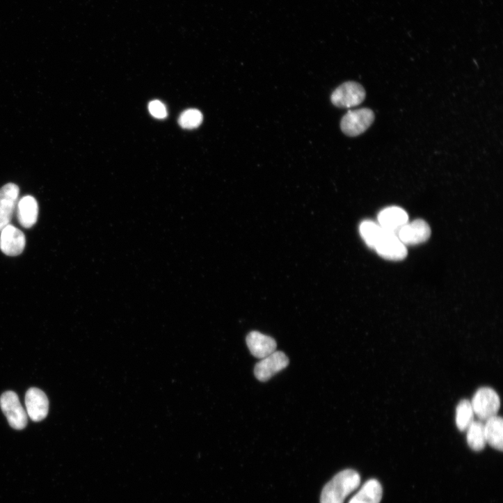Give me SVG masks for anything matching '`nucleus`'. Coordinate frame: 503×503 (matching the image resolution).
I'll list each match as a JSON object with an SVG mask.
<instances>
[{"label":"nucleus","instance_id":"nucleus-1","mask_svg":"<svg viewBox=\"0 0 503 503\" xmlns=\"http://www.w3.org/2000/svg\"><path fill=\"white\" fill-rule=\"evenodd\" d=\"M361 483L360 474L351 469L344 470L324 487L320 503H344L346 497L358 488Z\"/></svg>","mask_w":503,"mask_h":503},{"label":"nucleus","instance_id":"nucleus-2","mask_svg":"<svg viewBox=\"0 0 503 503\" xmlns=\"http://www.w3.org/2000/svg\"><path fill=\"white\" fill-rule=\"evenodd\" d=\"M470 403L474 415L484 422L496 416L500 408L498 394L493 389L488 387L479 388Z\"/></svg>","mask_w":503,"mask_h":503},{"label":"nucleus","instance_id":"nucleus-3","mask_svg":"<svg viewBox=\"0 0 503 503\" xmlns=\"http://www.w3.org/2000/svg\"><path fill=\"white\" fill-rule=\"evenodd\" d=\"M375 114L367 108L349 111L342 118L341 128L349 136H358L365 132L374 123Z\"/></svg>","mask_w":503,"mask_h":503},{"label":"nucleus","instance_id":"nucleus-4","mask_svg":"<svg viewBox=\"0 0 503 503\" xmlns=\"http://www.w3.org/2000/svg\"><path fill=\"white\" fill-rule=\"evenodd\" d=\"M366 98V91L358 83L349 81L335 89L330 97L332 104L339 108L347 109L360 105Z\"/></svg>","mask_w":503,"mask_h":503},{"label":"nucleus","instance_id":"nucleus-5","mask_svg":"<svg viewBox=\"0 0 503 503\" xmlns=\"http://www.w3.org/2000/svg\"><path fill=\"white\" fill-rule=\"evenodd\" d=\"M0 406L13 429L22 430L26 427L28 414L15 392L12 391L5 392L0 398Z\"/></svg>","mask_w":503,"mask_h":503},{"label":"nucleus","instance_id":"nucleus-6","mask_svg":"<svg viewBox=\"0 0 503 503\" xmlns=\"http://www.w3.org/2000/svg\"><path fill=\"white\" fill-rule=\"evenodd\" d=\"M374 250L381 257L390 261H401L408 255L406 246L400 241L398 235L385 230Z\"/></svg>","mask_w":503,"mask_h":503},{"label":"nucleus","instance_id":"nucleus-7","mask_svg":"<svg viewBox=\"0 0 503 503\" xmlns=\"http://www.w3.org/2000/svg\"><path fill=\"white\" fill-rule=\"evenodd\" d=\"M289 360L282 352L275 351L258 362L254 370L256 378L266 382L289 365Z\"/></svg>","mask_w":503,"mask_h":503},{"label":"nucleus","instance_id":"nucleus-8","mask_svg":"<svg viewBox=\"0 0 503 503\" xmlns=\"http://www.w3.org/2000/svg\"><path fill=\"white\" fill-rule=\"evenodd\" d=\"M19 195V189L14 184H8L0 189V232L10 225Z\"/></svg>","mask_w":503,"mask_h":503},{"label":"nucleus","instance_id":"nucleus-9","mask_svg":"<svg viewBox=\"0 0 503 503\" xmlns=\"http://www.w3.org/2000/svg\"><path fill=\"white\" fill-rule=\"evenodd\" d=\"M431 234V227L424 220L408 223L399 232L398 237L405 246H415L427 241Z\"/></svg>","mask_w":503,"mask_h":503},{"label":"nucleus","instance_id":"nucleus-10","mask_svg":"<svg viewBox=\"0 0 503 503\" xmlns=\"http://www.w3.org/2000/svg\"><path fill=\"white\" fill-rule=\"evenodd\" d=\"M26 239L20 230L12 225L6 227L0 234V249L8 256L21 255L26 247Z\"/></svg>","mask_w":503,"mask_h":503},{"label":"nucleus","instance_id":"nucleus-11","mask_svg":"<svg viewBox=\"0 0 503 503\" xmlns=\"http://www.w3.org/2000/svg\"><path fill=\"white\" fill-rule=\"evenodd\" d=\"M27 414L34 422L45 420L49 409V399L44 392L38 388H31L26 394Z\"/></svg>","mask_w":503,"mask_h":503},{"label":"nucleus","instance_id":"nucleus-12","mask_svg":"<svg viewBox=\"0 0 503 503\" xmlns=\"http://www.w3.org/2000/svg\"><path fill=\"white\" fill-rule=\"evenodd\" d=\"M246 344L251 354L258 359H264L276 351V342L269 335L259 331H251L246 337Z\"/></svg>","mask_w":503,"mask_h":503},{"label":"nucleus","instance_id":"nucleus-13","mask_svg":"<svg viewBox=\"0 0 503 503\" xmlns=\"http://www.w3.org/2000/svg\"><path fill=\"white\" fill-rule=\"evenodd\" d=\"M378 222L382 228L398 235L400 230L408 223V215L400 207H391L379 214Z\"/></svg>","mask_w":503,"mask_h":503},{"label":"nucleus","instance_id":"nucleus-14","mask_svg":"<svg viewBox=\"0 0 503 503\" xmlns=\"http://www.w3.org/2000/svg\"><path fill=\"white\" fill-rule=\"evenodd\" d=\"M39 206L32 196L23 198L17 205V216L19 223L26 229L33 227L38 219Z\"/></svg>","mask_w":503,"mask_h":503},{"label":"nucleus","instance_id":"nucleus-15","mask_svg":"<svg viewBox=\"0 0 503 503\" xmlns=\"http://www.w3.org/2000/svg\"><path fill=\"white\" fill-rule=\"evenodd\" d=\"M383 492V487L377 479H369L351 498L349 503H380Z\"/></svg>","mask_w":503,"mask_h":503},{"label":"nucleus","instance_id":"nucleus-16","mask_svg":"<svg viewBox=\"0 0 503 503\" xmlns=\"http://www.w3.org/2000/svg\"><path fill=\"white\" fill-rule=\"evenodd\" d=\"M486 442L491 447L502 451L503 449V421L496 415L485 421L484 424Z\"/></svg>","mask_w":503,"mask_h":503},{"label":"nucleus","instance_id":"nucleus-17","mask_svg":"<svg viewBox=\"0 0 503 503\" xmlns=\"http://www.w3.org/2000/svg\"><path fill=\"white\" fill-rule=\"evenodd\" d=\"M466 431L467 442L470 449L474 452L483 450L486 444L484 424L474 420Z\"/></svg>","mask_w":503,"mask_h":503},{"label":"nucleus","instance_id":"nucleus-18","mask_svg":"<svg viewBox=\"0 0 503 503\" xmlns=\"http://www.w3.org/2000/svg\"><path fill=\"white\" fill-rule=\"evenodd\" d=\"M474 413L470 401L463 399L459 402L456 410V424L458 429L466 431L474 421Z\"/></svg>","mask_w":503,"mask_h":503},{"label":"nucleus","instance_id":"nucleus-19","mask_svg":"<svg viewBox=\"0 0 503 503\" xmlns=\"http://www.w3.org/2000/svg\"><path fill=\"white\" fill-rule=\"evenodd\" d=\"M384 230L372 221H365L360 226V232L366 244L374 249Z\"/></svg>","mask_w":503,"mask_h":503},{"label":"nucleus","instance_id":"nucleus-20","mask_svg":"<svg viewBox=\"0 0 503 503\" xmlns=\"http://www.w3.org/2000/svg\"><path fill=\"white\" fill-rule=\"evenodd\" d=\"M203 121L202 112L195 109H188L179 117V123L184 129H195L200 126Z\"/></svg>","mask_w":503,"mask_h":503},{"label":"nucleus","instance_id":"nucleus-21","mask_svg":"<svg viewBox=\"0 0 503 503\" xmlns=\"http://www.w3.org/2000/svg\"><path fill=\"white\" fill-rule=\"evenodd\" d=\"M148 110L150 114L157 119H163L168 115L165 105L159 100L150 102L148 105Z\"/></svg>","mask_w":503,"mask_h":503}]
</instances>
